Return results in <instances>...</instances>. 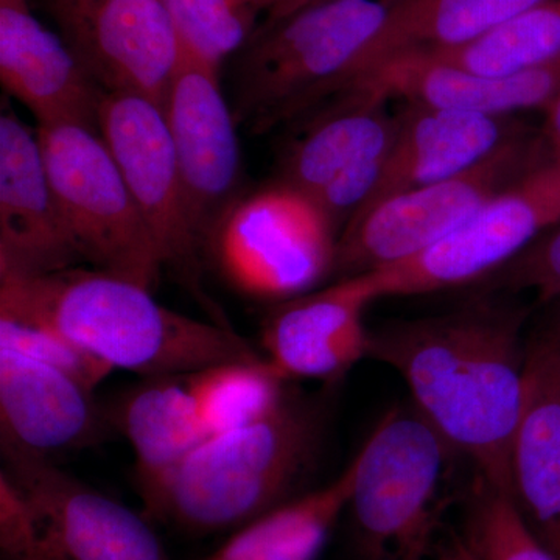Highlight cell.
<instances>
[{
    "label": "cell",
    "instance_id": "7",
    "mask_svg": "<svg viewBox=\"0 0 560 560\" xmlns=\"http://www.w3.org/2000/svg\"><path fill=\"white\" fill-rule=\"evenodd\" d=\"M550 160L541 132L529 130L470 171L361 210L342 228L335 275L348 278L418 256Z\"/></svg>",
    "mask_w": 560,
    "mask_h": 560
},
{
    "label": "cell",
    "instance_id": "11",
    "mask_svg": "<svg viewBox=\"0 0 560 560\" xmlns=\"http://www.w3.org/2000/svg\"><path fill=\"white\" fill-rule=\"evenodd\" d=\"M98 132L127 180L160 249L164 270L206 302L201 289L205 243L191 221L164 110L131 94H103Z\"/></svg>",
    "mask_w": 560,
    "mask_h": 560
},
{
    "label": "cell",
    "instance_id": "35",
    "mask_svg": "<svg viewBox=\"0 0 560 560\" xmlns=\"http://www.w3.org/2000/svg\"><path fill=\"white\" fill-rule=\"evenodd\" d=\"M237 9H241L243 13L249 14V16L256 18L261 13V0H232Z\"/></svg>",
    "mask_w": 560,
    "mask_h": 560
},
{
    "label": "cell",
    "instance_id": "30",
    "mask_svg": "<svg viewBox=\"0 0 560 560\" xmlns=\"http://www.w3.org/2000/svg\"><path fill=\"white\" fill-rule=\"evenodd\" d=\"M0 555L2 560H54L31 504L0 471Z\"/></svg>",
    "mask_w": 560,
    "mask_h": 560
},
{
    "label": "cell",
    "instance_id": "4",
    "mask_svg": "<svg viewBox=\"0 0 560 560\" xmlns=\"http://www.w3.org/2000/svg\"><path fill=\"white\" fill-rule=\"evenodd\" d=\"M385 21L381 0H326L264 22L238 51L237 121L271 130L341 94Z\"/></svg>",
    "mask_w": 560,
    "mask_h": 560
},
{
    "label": "cell",
    "instance_id": "5",
    "mask_svg": "<svg viewBox=\"0 0 560 560\" xmlns=\"http://www.w3.org/2000/svg\"><path fill=\"white\" fill-rule=\"evenodd\" d=\"M452 451L415 408H396L357 453L348 511L361 560H431Z\"/></svg>",
    "mask_w": 560,
    "mask_h": 560
},
{
    "label": "cell",
    "instance_id": "3",
    "mask_svg": "<svg viewBox=\"0 0 560 560\" xmlns=\"http://www.w3.org/2000/svg\"><path fill=\"white\" fill-rule=\"evenodd\" d=\"M319 412L289 396L267 419L209 434L143 493L153 518L191 534L224 533L285 503L318 451Z\"/></svg>",
    "mask_w": 560,
    "mask_h": 560
},
{
    "label": "cell",
    "instance_id": "32",
    "mask_svg": "<svg viewBox=\"0 0 560 560\" xmlns=\"http://www.w3.org/2000/svg\"><path fill=\"white\" fill-rule=\"evenodd\" d=\"M544 113L545 121L541 136L550 150L551 160H560V94Z\"/></svg>",
    "mask_w": 560,
    "mask_h": 560
},
{
    "label": "cell",
    "instance_id": "24",
    "mask_svg": "<svg viewBox=\"0 0 560 560\" xmlns=\"http://www.w3.org/2000/svg\"><path fill=\"white\" fill-rule=\"evenodd\" d=\"M381 2L386 10L385 25L368 51L360 73L400 51L447 49V47L459 46L515 14L539 5L545 0H381Z\"/></svg>",
    "mask_w": 560,
    "mask_h": 560
},
{
    "label": "cell",
    "instance_id": "27",
    "mask_svg": "<svg viewBox=\"0 0 560 560\" xmlns=\"http://www.w3.org/2000/svg\"><path fill=\"white\" fill-rule=\"evenodd\" d=\"M161 2L183 54L219 72L223 62L238 54L256 31V18L243 13L232 0Z\"/></svg>",
    "mask_w": 560,
    "mask_h": 560
},
{
    "label": "cell",
    "instance_id": "8",
    "mask_svg": "<svg viewBox=\"0 0 560 560\" xmlns=\"http://www.w3.org/2000/svg\"><path fill=\"white\" fill-rule=\"evenodd\" d=\"M36 132L83 264L154 290L164 271L160 249L101 132L70 124Z\"/></svg>",
    "mask_w": 560,
    "mask_h": 560
},
{
    "label": "cell",
    "instance_id": "17",
    "mask_svg": "<svg viewBox=\"0 0 560 560\" xmlns=\"http://www.w3.org/2000/svg\"><path fill=\"white\" fill-rule=\"evenodd\" d=\"M110 427L94 390L57 368L0 346L3 456L50 460L97 444Z\"/></svg>",
    "mask_w": 560,
    "mask_h": 560
},
{
    "label": "cell",
    "instance_id": "18",
    "mask_svg": "<svg viewBox=\"0 0 560 560\" xmlns=\"http://www.w3.org/2000/svg\"><path fill=\"white\" fill-rule=\"evenodd\" d=\"M0 80L38 121L98 131L103 92L61 35L43 24L32 0H0Z\"/></svg>",
    "mask_w": 560,
    "mask_h": 560
},
{
    "label": "cell",
    "instance_id": "13",
    "mask_svg": "<svg viewBox=\"0 0 560 560\" xmlns=\"http://www.w3.org/2000/svg\"><path fill=\"white\" fill-rule=\"evenodd\" d=\"M54 560H171L149 522L51 460L3 456Z\"/></svg>",
    "mask_w": 560,
    "mask_h": 560
},
{
    "label": "cell",
    "instance_id": "38",
    "mask_svg": "<svg viewBox=\"0 0 560 560\" xmlns=\"http://www.w3.org/2000/svg\"><path fill=\"white\" fill-rule=\"evenodd\" d=\"M552 340H555V338H552ZM556 341H558V340H556ZM558 342H559V345H560V341H558Z\"/></svg>",
    "mask_w": 560,
    "mask_h": 560
},
{
    "label": "cell",
    "instance_id": "10",
    "mask_svg": "<svg viewBox=\"0 0 560 560\" xmlns=\"http://www.w3.org/2000/svg\"><path fill=\"white\" fill-rule=\"evenodd\" d=\"M389 102L371 90L342 92L283 150L279 180L318 202L340 234L381 183L397 132Z\"/></svg>",
    "mask_w": 560,
    "mask_h": 560
},
{
    "label": "cell",
    "instance_id": "1",
    "mask_svg": "<svg viewBox=\"0 0 560 560\" xmlns=\"http://www.w3.org/2000/svg\"><path fill=\"white\" fill-rule=\"evenodd\" d=\"M522 327L518 308L477 301L371 331L368 352L404 378L412 408L478 480L508 495L528 355Z\"/></svg>",
    "mask_w": 560,
    "mask_h": 560
},
{
    "label": "cell",
    "instance_id": "6",
    "mask_svg": "<svg viewBox=\"0 0 560 560\" xmlns=\"http://www.w3.org/2000/svg\"><path fill=\"white\" fill-rule=\"evenodd\" d=\"M340 230L318 202L276 180L238 195L209 232L221 278L259 301H289L334 275Z\"/></svg>",
    "mask_w": 560,
    "mask_h": 560
},
{
    "label": "cell",
    "instance_id": "21",
    "mask_svg": "<svg viewBox=\"0 0 560 560\" xmlns=\"http://www.w3.org/2000/svg\"><path fill=\"white\" fill-rule=\"evenodd\" d=\"M511 497L560 560V345L528 349L521 418L511 444Z\"/></svg>",
    "mask_w": 560,
    "mask_h": 560
},
{
    "label": "cell",
    "instance_id": "16",
    "mask_svg": "<svg viewBox=\"0 0 560 560\" xmlns=\"http://www.w3.org/2000/svg\"><path fill=\"white\" fill-rule=\"evenodd\" d=\"M83 264L44 162L38 132L0 116V276H40Z\"/></svg>",
    "mask_w": 560,
    "mask_h": 560
},
{
    "label": "cell",
    "instance_id": "25",
    "mask_svg": "<svg viewBox=\"0 0 560 560\" xmlns=\"http://www.w3.org/2000/svg\"><path fill=\"white\" fill-rule=\"evenodd\" d=\"M410 51L478 75L511 77L545 68L560 60V0H545L459 46Z\"/></svg>",
    "mask_w": 560,
    "mask_h": 560
},
{
    "label": "cell",
    "instance_id": "9",
    "mask_svg": "<svg viewBox=\"0 0 560 560\" xmlns=\"http://www.w3.org/2000/svg\"><path fill=\"white\" fill-rule=\"evenodd\" d=\"M560 224V165L552 160L493 198L436 245L371 271L378 296H415L458 289L503 270Z\"/></svg>",
    "mask_w": 560,
    "mask_h": 560
},
{
    "label": "cell",
    "instance_id": "15",
    "mask_svg": "<svg viewBox=\"0 0 560 560\" xmlns=\"http://www.w3.org/2000/svg\"><path fill=\"white\" fill-rule=\"evenodd\" d=\"M381 300L371 271L280 302L261 327L265 360L285 381L334 382L370 352L364 311Z\"/></svg>",
    "mask_w": 560,
    "mask_h": 560
},
{
    "label": "cell",
    "instance_id": "22",
    "mask_svg": "<svg viewBox=\"0 0 560 560\" xmlns=\"http://www.w3.org/2000/svg\"><path fill=\"white\" fill-rule=\"evenodd\" d=\"M108 418L130 442L140 495L208 438L186 377L145 378L109 408Z\"/></svg>",
    "mask_w": 560,
    "mask_h": 560
},
{
    "label": "cell",
    "instance_id": "12",
    "mask_svg": "<svg viewBox=\"0 0 560 560\" xmlns=\"http://www.w3.org/2000/svg\"><path fill=\"white\" fill-rule=\"evenodd\" d=\"M105 94L164 106L183 50L161 0H40Z\"/></svg>",
    "mask_w": 560,
    "mask_h": 560
},
{
    "label": "cell",
    "instance_id": "23",
    "mask_svg": "<svg viewBox=\"0 0 560 560\" xmlns=\"http://www.w3.org/2000/svg\"><path fill=\"white\" fill-rule=\"evenodd\" d=\"M359 459L323 488L272 508L246 523L206 560H315L348 511Z\"/></svg>",
    "mask_w": 560,
    "mask_h": 560
},
{
    "label": "cell",
    "instance_id": "29",
    "mask_svg": "<svg viewBox=\"0 0 560 560\" xmlns=\"http://www.w3.org/2000/svg\"><path fill=\"white\" fill-rule=\"evenodd\" d=\"M0 346L57 368L92 390L114 371L62 337L60 331L36 320L0 315Z\"/></svg>",
    "mask_w": 560,
    "mask_h": 560
},
{
    "label": "cell",
    "instance_id": "2",
    "mask_svg": "<svg viewBox=\"0 0 560 560\" xmlns=\"http://www.w3.org/2000/svg\"><path fill=\"white\" fill-rule=\"evenodd\" d=\"M0 315L49 326L113 370L143 378L264 357L226 324L171 311L153 290L97 268L0 276Z\"/></svg>",
    "mask_w": 560,
    "mask_h": 560
},
{
    "label": "cell",
    "instance_id": "36",
    "mask_svg": "<svg viewBox=\"0 0 560 560\" xmlns=\"http://www.w3.org/2000/svg\"><path fill=\"white\" fill-rule=\"evenodd\" d=\"M548 337L555 338V340L560 341V307L558 313V319H556L555 326H552V331L550 335H548Z\"/></svg>",
    "mask_w": 560,
    "mask_h": 560
},
{
    "label": "cell",
    "instance_id": "14",
    "mask_svg": "<svg viewBox=\"0 0 560 560\" xmlns=\"http://www.w3.org/2000/svg\"><path fill=\"white\" fill-rule=\"evenodd\" d=\"M162 110L191 221L206 250L213 224L242 194L237 117L221 90L219 70L184 54Z\"/></svg>",
    "mask_w": 560,
    "mask_h": 560
},
{
    "label": "cell",
    "instance_id": "31",
    "mask_svg": "<svg viewBox=\"0 0 560 560\" xmlns=\"http://www.w3.org/2000/svg\"><path fill=\"white\" fill-rule=\"evenodd\" d=\"M500 272L508 289L534 291L544 302L560 301V224Z\"/></svg>",
    "mask_w": 560,
    "mask_h": 560
},
{
    "label": "cell",
    "instance_id": "20",
    "mask_svg": "<svg viewBox=\"0 0 560 560\" xmlns=\"http://www.w3.org/2000/svg\"><path fill=\"white\" fill-rule=\"evenodd\" d=\"M350 90L381 92L389 101L433 108L510 117L551 105L560 94V60L518 75L490 77L441 65L418 51H400L364 70L342 92Z\"/></svg>",
    "mask_w": 560,
    "mask_h": 560
},
{
    "label": "cell",
    "instance_id": "28",
    "mask_svg": "<svg viewBox=\"0 0 560 560\" xmlns=\"http://www.w3.org/2000/svg\"><path fill=\"white\" fill-rule=\"evenodd\" d=\"M469 537L481 560H559L511 495L478 480Z\"/></svg>",
    "mask_w": 560,
    "mask_h": 560
},
{
    "label": "cell",
    "instance_id": "37",
    "mask_svg": "<svg viewBox=\"0 0 560 560\" xmlns=\"http://www.w3.org/2000/svg\"><path fill=\"white\" fill-rule=\"evenodd\" d=\"M552 161L558 162V164L560 165V160H552Z\"/></svg>",
    "mask_w": 560,
    "mask_h": 560
},
{
    "label": "cell",
    "instance_id": "34",
    "mask_svg": "<svg viewBox=\"0 0 560 560\" xmlns=\"http://www.w3.org/2000/svg\"><path fill=\"white\" fill-rule=\"evenodd\" d=\"M320 2H326V0H261V13L265 14L264 22L282 20V18L290 16L296 11Z\"/></svg>",
    "mask_w": 560,
    "mask_h": 560
},
{
    "label": "cell",
    "instance_id": "26",
    "mask_svg": "<svg viewBox=\"0 0 560 560\" xmlns=\"http://www.w3.org/2000/svg\"><path fill=\"white\" fill-rule=\"evenodd\" d=\"M186 382L208 436L260 422L290 396L289 381L265 357L212 364Z\"/></svg>",
    "mask_w": 560,
    "mask_h": 560
},
{
    "label": "cell",
    "instance_id": "19",
    "mask_svg": "<svg viewBox=\"0 0 560 560\" xmlns=\"http://www.w3.org/2000/svg\"><path fill=\"white\" fill-rule=\"evenodd\" d=\"M529 130L512 116H481L404 102L381 183L361 210L470 171Z\"/></svg>",
    "mask_w": 560,
    "mask_h": 560
},
{
    "label": "cell",
    "instance_id": "33",
    "mask_svg": "<svg viewBox=\"0 0 560 560\" xmlns=\"http://www.w3.org/2000/svg\"><path fill=\"white\" fill-rule=\"evenodd\" d=\"M431 560H481L470 537H452L434 552Z\"/></svg>",
    "mask_w": 560,
    "mask_h": 560
}]
</instances>
